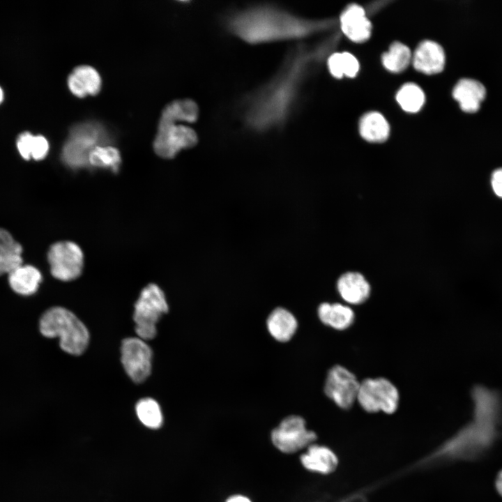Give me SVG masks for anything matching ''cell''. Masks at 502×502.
<instances>
[{"mask_svg": "<svg viewBox=\"0 0 502 502\" xmlns=\"http://www.w3.org/2000/svg\"><path fill=\"white\" fill-rule=\"evenodd\" d=\"M68 86L72 93L78 98L96 95L101 88V78L97 70L87 65L74 68L68 78Z\"/></svg>", "mask_w": 502, "mask_h": 502, "instance_id": "2e32d148", "label": "cell"}, {"mask_svg": "<svg viewBox=\"0 0 502 502\" xmlns=\"http://www.w3.org/2000/svg\"><path fill=\"white\" fill-rule=\"evenodd\" d=\"M136 413L139 420L149 428H158L162 423L160 407L152 398L140 400L136 405Z\"/></svg>", "mask_w": 502, "mask_h": 502, "instance_id": "f1b7e54d", "label": "cell"}, {"mask_svg": "<svg viewBox=\"0 0 502 502\" xmlns=\"http://www.w3.org/2000/svg\"><path fill=\"white\" fill-rule=\"evenodd\" d=\"M309 59L303 46H295L276 73L245 96L241 113L247 128L264 132L284 126L295 109Z\"/></svg>", "mask_w": 502, "mask_h": 502, "instance_id": "6da1fadb", "label": "cell"}, {"mask_svg": "<svg viewBox=\"0 0 502 502\" xmlns=\"http://www.w3.org/2000/svg\"><path fill=\"white\" fill-rule=\"evenodd\" d=\"M17 147L21 156L25 160L31 158L36 160H42L49 151L48 142L43 136H35L29 132H24L18 136Z\"/></svg>", "mask_w": 502, "mask_h": 502, "instance_id": "cb8c5ba5", "label": "cell"}, {"mask_svg": "<svg viewBox=\"0 0 502 502\" xmlns=\"http://www.w3.org/2000/svg\"><path fill=\"white\" fill-rule=\"evenodd\" d=\"M496 488L499 492L502 495V471L499 473L497 478Z\"/></svg>", "mask_w": 502, "mask_h": 502, "instance_id": "d6a6232c", "label": "cell"}, {"mask_svg": "<svg viewBox=\"0 0 502 502\" xmlns=\"http://www.w3.org/2000/svg\"><path fill=\"white\" fill-rule=\"evenodd\" d=\"M412 61L417 70L426 74H435L443 69L446 58L441 45L434 41L425 40L416 50Z\"/></svg>", "mask_w": 502, "mask_h": 502, "instance_id": "9a60e30c", "label": "cell"}, {"mask_svg": "<svg viewBox=\"0 0 502 502\" xmlns=\"http://www.w3.org/2000/svg\"><path fill=\"white\" fill-rule=\"evenodd\" d=\"M42 280L40 272L34 266L20 265L8 273L11 289L18 294L29 296L38 289Z\"/></svg>", "mask_w": 502, "mask_h": 502, "instance_id": "ffe728a7", "label": "cell"}, {"mask_svg": "<svg viewBox=\"0 0 502 502\" xmlns=\"http://www.w3.org/2000/svg\"><path fill=\"white\" fill-rule=\"evenodd\" d=\"M104 133L94 123H81L74 126L65 143L61 153L64 163L71 168L89 165V155L99 145H103Z\"/></svg>", "mask_w": 502, "mask_h": 502, "instance_id": "5b68a950", "label": "cell"}, {"mask_svg": "<svg viewBox=\"0 0 502 502\" xmlns=\"http://www.w3.org/2000/svg\"><path fill=\"white\" fill-rule=\"evenodd\" d=\"M40 330L45 337H59L60 347L72 355L82 354L89 341L85 325L72 312L62 307H52L42 315Z\"/></svg>", "mask_w": 502, "mask_h": 502, "instance_id": "3957f363", "label": "cell"}, {"mask_svg": "<svg viewBox=\"0 0 502 502\" xmlns=\"http://www.w3.org/2000/svg\"><path fill=\"white\" fill-rule=\"evenodd\" d=\"M264 325L268 334L274 341L287 344L296 336L299 321L296 314L290 309L279 305L268 312Z\"/></svg>", "mask_w": 502, "mask_h": 502, "instance_id": "7c38bea8", "label": "cell"}, {"mask_svg": "<svg viewBox=\"0 0 502 502\" xmlns=\"http://www.w3.org/2000/svg\"><path fill=\"white\" fill-rule=\"evenodd\" d=\"M360 383L347 368L335 365L327 372L324 393L337 407L347 410L357 400Z\"/></svg>", "mask_w": 502, "mask_h": 502, "instance_id": "30bf717a", "label": "cell"}, {"mask_svg": "<svg viewBox=\"0 0 502 502\" xmlns=\"http://www.w3.org/2000/svg\"><path fill=\"white\" fill-rule=\"evenodd\" d=\"M301 460L305 469L321 474L334 472L339 464L336 453L330 448L320 445L310 446Z\"/></svg>", "mask_w": 502, "mask_h": 502, "instance_id": "ac0fdd59", "label": "cell"}, {"mask_svg": "<svg viewBox=\"0 0 502 502\" xmlns=\"http://www.w3.org/2000/svg\"><path fill=\"white\" fill-rule=\"evenodd\" d=\"M168 309L165 294L158 285L149 284L144 287L135 305L133 319L138 337L143 340L154 338L156 324Z\"/></svg>", "mask_w": 502, "mask_h": 502, "instance_id": "277c9868", "label": "cell"}, {"mask_svg": "<svg viewBox=\"0 0 502 502\" xmlns=\"http://www.w3.org/2000/svg\"><path fill=\"white\" fill-rule=\"evenodd\" d=\"M121 363L129 377L142 383L151 371L152 351L139 337H128L121 344Z\"/></svg>", "mask_w": 502, "mask_h": 502, "instance_id": "8fae6325", "label": "cell"}, {"mask_svg": "<svg viewBox=\"0 0 502 502\" xmlns=\"http://www.w3.org/2000/svg\"><path fill=\"white\" fill-rule=\"evenodd\" d=\"M492 186L494 193L502 198V168L494 172L492 176Z\"/></svg>", "mask_w": 502, "mask_h": 502, "instance_id": "f546056e", "label": "cell"}, {"mask_svg": "<svg viewBox=\"0 0 502 502\" xmlns=\"http://www.w3.org/2000/svg\"><path fill=\"white\" fill-rule=\"evenodd\" d=\"M340 22L343 33L355 43L364 42L370 36L371 22L363 8L358 5L349 6L342 13Z\"/></svg>", "mask_w": 502, "mask_h": 502, "instance_id": "4fadbf2b", "label": "cell"}, {"mask_svg": "<svg viewBox=\"0 0 502 502\" xmlns=\"http://www.w3.org/2000/svg\"><path fill=\"white\" fill-rule=\"evenodd\" d=\"M337 289L344 301L350 305H360L365 302L371 291L369 282L357 272L342 275L337 282Z\"/></svg>", "mask_w": 502, "mask_h": 502, "instance_id": "5bb4252c", "label": "cell"}, {"mask_svg": "<svg viewBox=\"0 0 502 502\" xmlns=\"http://www.w3.org/2000/svg\"><path fill=\"white\" fill-rule=\"evenodd\" d=\"M356 401L366 412L392 414L398 408L400 394L386 378H367L360 383Z\"/></svg>", "mask_w": 502, "mask_h": 502, "instance_id": "8992f818", "label": "cell"}, {"mask_svg": "<svg viewBox=\"0 0 502 502\" xmlns=\"http://www.w3.org/2000/svg\"><path fill=\"white\" fill-rule=\"evenodd\" d=\"M227 31L250 45L296 40L313 33L319 25L279 6L261 4L228 14Z\"/></svg>", "mask_w": 502, "mask_h": 502, "instance_id": "7a4b0ae2", "label": "cell"}, {"mask_svg": "<svg viewBox=\"0 0 502 502\" xmlns=\"http://www.w3.org/2000/svg\"><path fill=\"white\" fill-rule=\"evenodd\" d=\"M3 97V93L1 88L0 87V102L2 101Z\"/></svg>", "mask_w": 502, "mask_h": 502, "instance_id": "836d02e7", "label": "cell"}, {"mask_svg": "<svg viewBox=\"0 0 502 502\" xmlns=\"http://www.w3.org/2000/svg\"><path fill=\"white\" fill-rule=\"evenodd\" d=\"M197 142V135L192 128L160 119L153 149L160 157L169 159L182 149L193 147Z\"/></svg>", "mask_w": 502, "mask_h": 502, "instance_id": "52a82bcc", "label": "cell"}, {"mask_svg": "<svg viewBox=\"0 0 502 502\" xmlns=\"http://www.w3.org/2000/svg\"><path fill=\"white\" fill-rule=\"evenodd\" d=\"M317 436L306 427L301 416L289 415L281 420L271 432L273 444L284 452H296L312 443Z\"/></svg>", "mask_w": 502, "mask_h": 502, "instance_id": "9c48e42d", "label": "cell"}, {"mask_svg": "<svg viewBox=\"0 0 502 502\" xmlns=\"http://www.w3.org/2000/svg\"><path fill=\"white\" fill-rule=\"evenodd\" d=\"M199 116L197 104L190 99L174 100L162 110L160 119L173 122L193 123Z\"/></svg>", "mask_w": 502, "mask_h": 502, "instance_id": "603a6c76", "label": "cell"}, {"mask_svg": "<svg viewBox=\"0 0 502 502\" xmlns=\"http://www.w3.org/2000/svg\"><path fill=\"white\" fill-rule=\"evenodd\" d=\"M88 161L91 166L109 168L113 172H117L121 163V155L115 147L99 145L91 151Z\"/></svg>", "mask_w": 502, "mask_h": 502, "instance_id": "4316f807", "label": "cell"}, {"mask_svg": "<svg viewBox=\"0 0 502 502\" xmlns=\"http://www.w3.org/2000/svg\"><path fill=\"white\" fill-rule=\"evenodd\" d=\"M396 99L401 107L408 112H416L423 107L425 95L423 90L416 84L408 83L398 91Z\"/></svg>", "mask_w": 502, "mask_h": 502, "instance_id": "83f0119b", "label": "cell"}, {"mask_svg": "<svg viewBox=\"0 0 502 502\" xmlns=\"http://www.w3.org/2000/svg\"><path fill=\"white\" fill-rule=\"evenodd\" d=\"M411 53L405 45L395 42L391 45L389 51L382 55L384 67L390 72L399 73L404 70L409 64Z\"/></svg>", "mask_w": 502, "mask_h": 502, "instance_id": "484cf974", "label": "cell"}, {"mask_svg": "<svg viewBox=\"0 0 502 502\" xmlns=\"http://www.w3.org/2000/svg\"><path fill=\"white\" fill-rule=\"evenodd\" d=\"M453 98L466 112H476L485 98L486 89L482 83L473 79H460L453 89Z\"/></svg>", "mask_w": 502, "mask_h": 502, "instance_id": "d6986e66", "label": "cell"}, {"mask_svg": "<svg viewBox=\"0 0 502 502\" xmlns=\"http://www.w3.org/2000/svg\"><path fill=\"white\" fill-rule=\"evenodd\" d=\"M328 67L335 77L341 78L343 75L353 77L358 71L359 63L356 58L349 52H336L329 56Z\"/></svg>", "mask_w": 502, "mask_h": 502, "instance_id": "d4e9b609", "label": "cell"}, {"mask_svg": "<svg viewBox=\"0 0 502 502\" xmlns=\"http://www.w3.org/2000/svg\"><path fill=\"white\" fill-rule=\"evenodd\" d=\"M339 502H368V500L365 494L358 492L343 497Z\"/></svg>", "mask_w": 502, "mask_h": 502, "instance_id": "4dcf8cb0", "label": "cell"}, {"mask_svg": "<svg viewBox=\"0 0 502 502\" xmlns=\"http://www.w3.org/2000/svg\"><path fill=\"white\" fill-rule=\"evenodd\" d=\"M227 502H251L249 499L243 496H234L230 497Z\"/></svg>", "mask_w": 502, "mask_h": 502, "instance_id": "1f68e13d", "label": "cell"}, {"mask_svg": "<svg viewBox=\"0 0 502 502\" xmlns=\"http://www.w3.org/2000/svg\"><path fill=\"white\" fill-rule=\"evenodd\" d=\"M47 259L52 275L62 281L78 277L84 266V255L79 246L72 241H59L51 245Z\"/></svg>", "mask_w": 502, "mask_h": 502, "instance_id": "ba28073f", "label": "cell"}, {"mask_svg": "<svg viewBox=\"0 0 502 502\" xmlns=\"http://www.w3.org/2000/svg\"><path fill=\"white\" fill-rule=\"evenodd\" d=\"M360 134L370 142H384L389 135L390 127L386 119L380 113L369 112L364 115L359 124Z\"/></svg>", "mask_w": 502, "mask_h": 502, "instance_id": "7402d4cb", "label": "cell"}, {"mask_svg": "<svg viewBox=\"0 0 502 502\" xmlns=\"http://www.w3.org/2000/svg\"><path fill=\"white\" fill-rule=\"evenodd\" d=\"M22 248L6 230L0 228V275L22 264Z\"/></svg>", "mask_w": 502, "mask_h": 502, "instance_id": "44dd1931", "label": "cell"}, {"mask_svg": "<svg viewBox=\"0 0 502 502\" xmlns=\"http://www.w3.org/2000/svg\"><path fill=\"white\" fill-rule=\"evenodd\" d=\"M317 314L321 324L337 330L347 329L355 319L352 308L340 303L323 302L318 305Z\"/></svg>", "mask_w": 502, "mask_h": 502, "instance_id": "e0dca14e", "label": "cell"}]
</instances>
